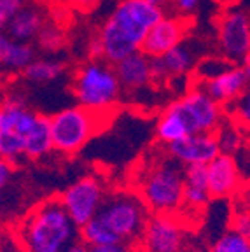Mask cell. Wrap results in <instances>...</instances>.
I'll return each mask as SVG.
<instances>
[{"mask_svg":"<svg viewBox=\"0 0 250 252\" xmlns=\"http://www.w3.org/2000/svg\"><path fill=\"white\" fill-rule=\"evenodd\" d=\"M163 18V9L149 4L147 0H121L98 33L103 60L110 65H118L128 56L142 51L145 37Z\"/></svg>","mask_w":250,"mask_h":252,"instance_id":"cell-1","label":"cell"},{"mask_svg":"<svg viewBox=\"0 0 250 252\" xmlns=\"http://www.w3.org/2000/svg\"><path fill=\"white\" fill-rule=\"evenodd\" d=\"M14 240L21 252H66L81 242V228L60 198H49L16 224Z\"/></svg>","mask_w":250,"mask_h":252,"instance_id":"cell-2","label":"cell"},{"mask_svg":"<svg viewBox=\"0 0 250 252\" xmlns=\"http://www.w3.org/2000/svg\"><path fill=\"white\" fill-rule=\"evenodd\" d=\"M184 170L175 159L151 166L140 181V196L157 216H175L184 207Z\"/></svg>","mask_w":250,"mask_h":252,"instance_id":"cell-3","label":"cell"},{"mask_svg":"<svg viewBox=\"0 0 250 252\" xmlns=\"http://www.w3.org/2000/svg\"><path fill=\"white\" fill-rule=\"evenodd\" d=\"M121 90L116 67L100 60L82 65L72 83L77 103L93 112H107L119 100Z\"/></svg>","mask_w":250,"mask_h":252,"instance_id":"cell-4","label":"cell"},{"mask_svg":"<svg viewBox=\"0 0 250 252\" xmlns=\"http://www.w3.org/2000/svg\"><path fill=\"white\" fill-rule=\"evenodd\" d=\"M98 216L114 231L123 244L135 245L142 240L144 229L151 219V210L140 193L116 191L109 194Z\"/></svg>","mask_w":250,"mask_h":252,"instance_id":"cell-5","label":"cell"},{"mask_svg":"<svg viewBox=\"0 0 250 252\" xmlns=\"http://www.w3.org/2000/svg\"><path fill=\"white\" fill-rule=\"evenodd\" d=\"M105 125L103 112H93L82 105L66 107L51 116L55 149L63 154H75L86 146Z\"/></svg>","mask_w":250,"mask_h":252,"instance_id":"cell-6","label":"cell"},{"mask_svg":"<svg viewBox=\"0 0 250 252\" xmlns=\"http://www.w3.org/2000/svg\"><path fill=\"white\" fill-rule=\"evenodd\" d=\"M168 109L175 112L189 135L215 133L222 121V105L198 86L170 103Z\"/></svg>","mask_w":250,"mask_h":252,"instance_id":"cell-7","label":"cell"},{"mask_svg":"<svg viewBox=\"0 0 250 252\" xmlns=\"http://www.w3.org/2000/svg\"><path fill=\"white\" fill-rule=\"evenodd\" d=\"M60 200L72 220L82 228L100 214L107 196L103 184L96 177H82L68 186Z\"/></svg>","mask_w":250,"mask_h":252,"instance_id":"cell-8","label":"cell"},{"mask_svg":"<svg viewBox=\"0 0 250 252\" xmlns=\"http://www.w3.org/2000/svg\"><path fill=\"white\" fill-rule=\"evenodd\" d=\"M217 42L224 58L243 65L250 58V16L243 11H229L220 16Z\"/></svg>","mask_w":250,"mask_h":252,"instance_id":"cell-9","label":"cell"},{"mask_svg":"<svg viewBox=\"0 0 250 252\" xmlns=\"http://www.w3.org/2000/svg\"><path fill=\"white\" fill-rule=\"evenodd\" d=\"M145 252H182L186 244L184 228L175 216H151L140 240Z\"/></svg>","mask_w":250,"mask_h":252,"instance_id":"cell-10","label":"cell"},{"mask_svg":"<svg viewBox=\"0 0 250 252\" xmlns=\"http://www.w3.org/2000/svg\"><path fill=\"white\" fill-rule=\"evenodd\" d=\"M170 156L180 165H210L220 154V146L215 133H196L168 146Z\"/></svg>","mask_w":250,"mask_h":252,"instance_id":"cell-11","label":"cell"},{"mask_svg":"<svg viewBox=\"0 0 250 252\" xmlns=\"http://www.w3.org/2000/svg\"><path fill=\"white\" fill-rule=\"evenodd\" d=\"M186 32H188V21L184 18L164 16L145 37L144 44H142V53L151 60L161 58L163 55L170 53L184 42Z\"/></svg>","mask_w":250,"mask_h":252,"instance_id":"cell-12","label":"cell"},{"mask_svg":"<svg viewBox=\"0 0 250 252\" xmlns=\"http://www.w3.org/2000/svg\"><path fill=\"white\" fill-rule=\"evenodd\" d=\"M198 53L192 44L184 42L172 49L170 53L163 55L161 58L153 60V77L154 81H163L170 77H182L189 74L192 68H196L198 62Z\"/></svg>","mask_w":250,"mask_h":252,"instance_id":"cell-13","label":"cell"},{"mask_svg":"<svg viewBox=\"0 0 250 252\" xmlns=\"http://www.w3.org/2000/svg\"><path fill=\"white\" fill-rule=\"evenodd\" d=\"M249 86L250 83L249 79H247V74L243 70V67H240V65L235 68H231L226 74L219 75V77L198 84V88H201L208 96H212L220 105L222 103L236 102L245 93Z\"/></svg>","mask_w":250,"mask_h":252,"instance_id":"cell-14","label":"cell"},{"mask_svg":"<svg viewBox=\"0 0 250 252\" xmlns=\"http://www.w3.org/2000/svg\"><path fill=\"white\" fill-rule=\"evenodd\" d=\"M116 67V74L119 83L128 91H142L153 83V60L145 56L142 51L128 56L119 62Z\"/></svg>","mask_w":250,"mask_h":252,"instance_id":"cell-15","label":"cell"},{"mask_svg":"<svg viewBox=\"0 0 250 252\" xmlns=\"http://www.w3.org/2000/svg\"><path fill=\"white\" fill-rule=\"evenodd\" d=\"M208 168V184L214 198H224L235 193L240 184V172L235 158L231 154H222L215 158Z\"/></svg>","mask_w":250,"mask_h":252,"instance_id":"cell-16","label":"cell"},{"mask_svg":"<svg viewBox=\"0 0 250 252\" xmlns=\"http://www.w3.org/2000/svg\"><path fill=\"white\" fill-rule=\"evenodd\" d=\"M44 27H46V18L35 5H27L20 14H16L11 21L2 25L5 35L18 42H30L31 39H37Z\"/></svg>","mask_w":250,"mask_h":252,"instance_id":"cell-17","label":"cell"},{"mask_svg":"<svg viewBox=\"0 0 250 252\" xmlns=\"http://www.w3.org/2000/svg\"><path fill=\"white\" fill-rule=\"evenodd\" d=\"M184 205L189 209L199 210L207 207L212 198L210 184H208L207 165L186 166L184 170Z\"/></svg>","mask_w":250,"mask_h":252,"instance_id":"cell-18","label":"cell"},{"mask_svg":"<svg viewBox=\"0 0 250 252\" xmlns=\"http://www.w3.org/2000/svg\"><path fill=\"white\" fill-rule=\"evenodd\" d=\"M35 58V49L30 42H18L9 39L5 33L0 37V62L4 70L9 72H25Z\"/></svg>","mask_w":250,"mask_h":252,"instance_id":"cell-19","label":"cell"},{"mask_svg":"<svg viewBox=\"0 0 250 252\" xmlns=\"http://www.w3.org/2000/svg\"><path fill=\"white\" fill-rule=\"evenodd\" d=\"M25 144H27V158H30V159L44 158L55 149L51 131V116L40 114L33 130L25 138Z\"/></svg>","mask_w":250,"mask_h":252,"instance_id":"cell-20","label":"cell"},{"mask_svg":"<svg viewBox=\"0 0 250 252\" xmlns=\"http://www.w3.org/2000/svg\"><path fill=\"white\" fill-rule=\"evenodd\" d=\"M63 70H65V65L62 62H58V60L39 58V60H33L25 68L23 77L31 84H47L56 81L63 74Z\"/></svg>","mask_w":250,"mask_h":252,"instance_id":"cell-21","label":"cell"},{"mask_svg":"<svg viewBox=\"0 0 250 252\" xmlns=\"http://www.w3.org/2000/svg\"><path fill=\"white\" fill-rule=\"evenodd\" d=\"M81 242L88 247H102V245L121 244L114 231L105 224V220L100 216H96L93 220H90L86 226L81 228Z\"/></svg>","mask_w":250,"mask_h":252,"instance_id":"cell-22","label":"cell"},{"mask_svg":"<svg viewBox=\"0 0 250 252\" xmlns=\"http://www.w3.org/2000/svg\"><path fill=\"white\" fill-rule=\"evenodd\" d=\"M238 67L233 62H229L227 58H224L222 55L219 56H205L198 62L194 68V75L199 79V83H205V81H210V79L219 77V75L229 72L231 68Z\"/></svg>","mask_w":250,"mask_h":252,"instance_id":"cell-23","label":"cell"},{"mask_svg":"<svg viewBox=\"0 0 250 252\" xmlns=\"http://www.w3.org/2000/svg\"><path fill=\"white\" fill-rule=\"evenodd\" d=\"M0 154H2V159L9 161L11 165L25 159V158H27V144H25V138L16 133L0 135Z\"/></svg>","mask_w":250,"mask_h":252,"instance_id":"cell-24","label":"cell"},{"mask_svg":"<svg viewBox=\"0 0 250 252\" xmlns=\"http://www.w3.org/2000/svg\"><path fill=\"white\" fill-rule=\"evenodd\" d=\"M210 252H250V240L236 229H229L214 242Z\"/></svg>","mask_w":250,"mask_h":252,"instance_id":"cell-25","label":"cell"},{"mask_svg":"<svg viewBox=\"0 0 250 252\" xmlns=\"http://www.w3.org/2000/svg\"><path fill=\"white\" fill-rule=\"evenodd\" d=\"M37 42H39V46L42 47L44 51H58L60 47L63 46V42H65V39H63V33L60 28L56 27H44V30L39 33V37H37Z\"/></svg>","mask_w":250,"mask_h":252,"instance_id":"cell-26","label":"cell"},{"mask_svg":"<svg viewBox=\"0 0 250 252\" xmlns=\"http://www.w3.org/2000/svg\"><path fill=\"white\" fill-rule=\"evenodd\" d=\"M27 0H0V23L5 25L27 7Z\"/></svg>","mask_w":250,"mask_h":252,"instance_id":"cell-27","label":"cell"},{"mask_svg":"<svg viewBox=\"0 0 250 252\" xmlns=\"http://www.w3.org/2000/svg\"><path fill=\"white\" fill-rule=\"evenodd\" d=\"M233 112L243 126L250 128V86L236 102H233Z\"/></svg>","mask_w":250,"mask_h":252,"instance_id":"cell-28","label":"cell"},{"mask_svg":"<svg viewBox=\"0 0 250 252\" xmlns=\"http://www.w3.org/2000/svg\"><path fill=\"white\" fill-rule=\"evenodd\" d=\"M217 140H219L220 153L229 154L231 151H235L238 146V135H236L235 128H224V130L217 131Z\"/></svg>","mask_w":250,"mask_h":252,"instance_id":"cell-29","label":"cell"},{"mask_svg":"<svg viewBox=\"0 0 250 252\" xmlns=\"http://www.w3.org/2000/svg\"><path fill=\"white\" fill-rule=\"evenodd\" d=\"M91 252H133V247L128 244H112V245H102V247H90Z\"/></svg>","mask_w":250,"mask_h":252,"instance_id":"cell-30","label":"cell"},{"mask_svg":"<svg viewBox=\"0 0 250 252\" xmlns=\"http://www.w3.org/2000/svg\"><path fill=\"white\" fill-rule=\"evenodd\" d=\"M198 5H199V0H175V7L184 16L192 14L198 9Z\"/></svg>","mask_w":250,"mask_h":252,"instance_id":"cell-31","label":"cell"},{"mask_svg":"<svg viewBox=\"0 0 250 252\" xmlns=\"http://www.w3.org/2000/svg\"><path fill=\"white\" fill-rule=\"evenodd\" d=\"M11 179H12V165L9 161H5V159H2V163H0V186L5 188Z\"/></svg>","mask_w":250,"mask_h":252,"instance_id":"cell-32","label":"cell"},{"mask_svg":"<svg viewBox=\"0 0 250 252\" xmlns=\"http://www.w3.org/2000/svg\"><path fill=\"white\" fill-rule=\"evenodd\" d=\"M100 0H70V4L75 9H81V11H91L98 5Z\"/></svg>","mask_w":250,"mask_h":252,"instance_id":"cell-33","label":"cell"},{"mask_svg":"<svg viewBox=\"0 0 250 252\" xmlns=\"http://www.w3.org/2000/svg\"><path fill=\"white\" fill-rule=\"evenodd\" d=\"M66 252H91V251H90V247H88L86 244L79 242V244H75L74 247L70 249V251H66Z\"/></svg>","mask_w":250,"mask_h":252,"instance_id":"cell-34","label":"cell"},{"mask_svg":"<svg viewBox=\"0 0 250 252\" xmlns=\"http://www.w3.org/2000/svg\"><path fill=\"white\" fill-rule=\"evenodd\" d=\"M242 67H243V70H245V74H247V79H249V83H250V58L247 60L245 63H243Z\"/></svg>","mask_w":250,"mask_h":252,"instance_id":"cell-35","label":"cell"},{"mask_svg":"<svg viewBox=\"0 0 250 252\" xmlns=\"http://www.w3.org/2000/svg\"><path fill=\"white\" fill-rule=\"evenodd\" d=\"M147 2H149V4L156 5V7L163 9V5H164V2H166V0H147Z\"/></svg>","mask_w":250,"mask_h":252,"instance_id":"cell-36","label":"cell"},{"mask_svg":"<svg viewBox=\"0 0 250 252\" xmlns=\"http://www.w3.org/2000/svg\"><path fill=\"white\" fill-rule=\"evenodd\" d=\"M219 4H222V5H233V4H236L238 0H217Z\"/></svg>","mask_w":250,"mask_h":252,"instance_id":"cell-37","label":"cell"},{"mask_svg":"<svg viewBox=\"0 0 250 252\" xmlns=\"http://www.w3.org/2000/svg\"><path fill=\"white\" fill-rule=\"evenodd\" d=\"M133 252H145L144 249H133Z\"/></svg>","mask_w":250,"mask_h":252,"instance_id":"cell-38","label":"cell"},{"mask_svg":"<svg viewBox=\"0 0 250 252\" xmlns=\"http://www.w3.org/2000/svg\"><path fill=\"white\" fill-rule=\"evenodd\" d=\"M245 236H247V238H249V240H250V226H249V231H247V235H245Z\"/></svg>","mask_w":250,"mask_h":252,"instance_id":"cell-39","label":"cell"}]
</instances>
